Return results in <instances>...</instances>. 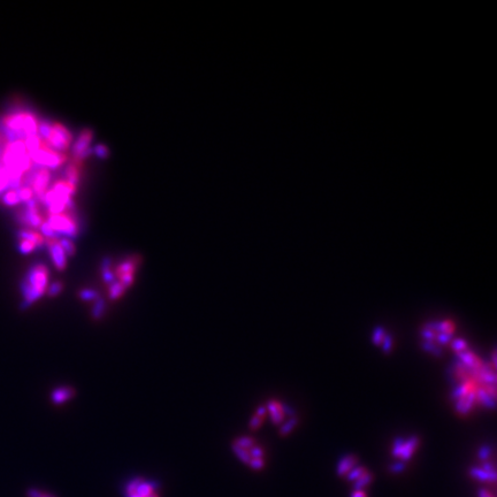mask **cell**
Masks as SVG:
<instances>
[{"mask_svg":"<svg viewBox=\"0 0 497 497\" xmlns=\"http://www.w3.org/2000/svg\"><path fill=\"white\" fill-rule=\"evenodd\" d=\"M104 303H103V300H100L99 298L96 300V305H95V309H94V317L95 318H100L103 315L104 313Z\"/></svg>","mask_w":497,"mask_h":497,"instance_id":"cell-33","label":"cell"},{"mask_svg":"<svg viewBox=\"0 0 497 497\" xmlns=\"http://www.w3.org/2000/svg\"><path fill=\"white\" fill-rule=\"evenodd\" d=\"M59 241H60V244H61V247L64 248L66 254L68 255V257H72V255H74V253H75V246H74V243L72 242V241L68 240V239H62V240H59Z\"/></svg>","mask_w":497,"mask_h":497,"instance_id":"cell-27","label":"cell"},{"mask_svg":"<svg viewBox=\"0 0 497 497\" xmlns=\"http://www.w3.org/2000/svg\"><path fill=\"white\" fill-rule=\"evenodd\" d=\"M261 421H262V418H260V417H259V415L255 414L254 417L251 419V421H250V427H251L252 429H257V428L259 427V426H260Z\"/></svg>","mask_w":497,"mask_h":497,"instance_id":"cell-41","label":"cell"},{"mask_svg":"<svg viewBox=\"0 0 497 497\" xmlns=\"http://www.w3.org/2000/svg\"><path fill=\"white\" fill-rule=\"evenodd\" d=\"M81 298L84 300H97L98 295L96 294L94 290H90V289H85V290L81 291Z\"/></svg>","mask_w":497,"mask_h":497,"instance_id":"cell-29","label":"cell"},{"mask_svg":"<svg viewBox=\"0 0 497 497\" xmlns=\"http://www.w3.org/2000/svg\"><path fill=\"white\" fill-rule=\"evenodd\" d=\"M47 224L53 229V232L57 234L59 237L64 235L66 239H73L76 237L80 232L79 224L72 216V212H64L60 214H55V216H49L47 219Z\"/></svg>","mask_w":497,"mask_h":497,"instance_id":"cell-4","label":"cell"},{"mask_svg":"<svg viewBox=\"0 0 497 497\" xmlns=\"http://www.w3.org/2000/svg\"><path fill=\"white\" fill-rule=\"evenodd\" d=\"M125 497H159V487L155 481L136 478L128 482L124 489Z\"/></svg>","mask_w":497,"mask_h":497,"instance_id":"cell-7","label":"cell"},{"mask_svg":"<svg viewBox=\"0 0 497 497\" xmlns=\"http://www.w3.org/2000/svg\"><path fill=\"white\" fill-rule=\"evenodd\" d=\"M476 398H477L476 394H474V392H472V391H469L467 394H465L464 396H462V397L458 399L457 405H456V410H457L458 412L462 413V414L467 413L470 411L471 407H472Z\"/></svg>","mask_w":497,"mask_h":497,"instance_id":"cell-13","label":"cell"},{"mask_svg":"<svg viewBox=\"0 0 497 497\" xmlns=\"http://www.w3.org/2000/svg\"><path fill=\"white\" fill-rule=\"evenodd\" d=\"M404 469H405V465H404V463H396V464L390 466V471H391V472H394V473L402 472V471Z\"/></svg>","mask_w":497,"mask_h":497,"instance_id":"cell-44","label":"cell"},{"mask_svg":"<svg viewBox=\"0 0 497 497\" xmlns=\"http://www.w3.org/2000/svg\"><path fill=\"white\" fill-rule=\"evenodd\" d=\"M371 481H372V474L365 472L361 478H359V479L357 481H356V484L354 485V487L356 489H357V491H361V488L364 487V486L369 485Z\"/></svg>","mask_w":497,"mask_h":497,"instance_id":"cell-26","label":"cell"},{"mask_svg":"<svg viewBox=\"0 0 497 497\" xmlns=\"http://www.w3.org/2000/svg\"><path fill=\"white\" fill-rule=\"evenodd\" d=\"M94 152L98 158H107L110 154V151H109V149H107V146L102 145V144H99V145L96 146Z\"/></svg>","mask_w":497,"mask_h":497,"instance_id":"cell-30","label":"cell"},{"mask_svg":"<svg viewBox=\"0 0 497 497\" xmlns=\"http://www.w3.org/2000/svg\"><path fill=\"white\" fill-rule=\"evenodd\" d=\"M232 448L237 457L243 463L250 465L252 469L260 470L264 466L262 449L258 446H254V441L251 437H240L233 443Z\"/></svg>","mask_w":497,"mask_h":497,"instance_id":"cell-3","label":"cell"},{"mask_svg":"<svg viewBox=\"0 0 497 497\" xmlns=\"http://www.w3.org/2000/svg\"><path fill=\"white\" fill-rule=\"evenodd\" d=\"M7 143H8V140H7L5 138V136H3L2 133L0 132V152L2 151V149H3V147H5V145H6Z\"/></svg>","mask_w":497,"mask_h":497,"instance_id":"cell-46","label":"cell"},{"mask_svg":"<svg viewBox=\"0 0 497 497\" xmlns=\"http://www.w3.org/2000/svg\"><path fill=\"white\" fill-rule=\"evenodd\" d=\"M382 342H383V350H384V352H389V351H390V349H391V336L390 335H384L383 340H382Z\"/></svg>","mask_w":497,"mask_h":497,"instance_id":"cell-42","label":"cell"},{"mask_svg":"<svg viewBox=\"0 0 497 497\" xmlns=\"http://www.w3.org/2000/svg\"><path fill=\"white\" fill-rule=\"evenodd\" d=\"M72 133H70V131L65 125L58 124V122H54V124H51L49 136L46 137V139H44V143L51 150L59 152V153H64L65 151L68 150L70 145H72Z\"/></svg>","mask_w":497,"mask_h":497,"instance_id":"cell-5","label":"cell"},{"mask_svg":"<svg viewBox=\"0 0 497 497\" xmlns=\"http://www.w3.org/2000/svg\"><path fill=\"white\" fill-rule=\"evenodd\" d=\"M422 348H424L426 351H431L432 354H434L435 356H442V351H441L436 346H434L432 342H429V341L422 344Z\"/></svg>","mask_w":497,"mask_h":497,"instance_id":"cell-32","label":"cell"},{"mask_svg":"<svg viewBox=\"0 0 497 497\" xmlns=\"http://www.w3.org/2000/svg\"><path fill=\"white\" fill-rule=\"evenodd\" d=\"M80 165L81 162L74 160L73 162H70L66 168V180L68 181L69 183L75 185V187H77L80 181V174H81Z\"/></svg>","mask_w":497,"mask_h":497,"instance_id":"cell-14","label":"cell"},{"mask_svg":"<svg viewBox=\"0 0 497 497\" xmlns=\"http://www.w3.org/2000/svg\"><path fill=\"white\" fill-rule=\"evenodd\" d=\"M28 496L29 497H55L53 495H51L49 494V493H45V492H40L38 491V489H29L28 491Z\"/></svg>","mask_w":497,"mask_h":497,"instance_id":"cell-34","label":"cell"},{"mask_svg":"<svg viewBox=\"0 0 497 497\" xmlns=\"http://www.w3.org/2000/svg\"><path fill=\"white\" fill-rule=\"evenodd\" d=\"M480 496L481 497H492L491 495H489V493L486 492V491H481L480 492Z\"/></svg>","mask_w":497,"mask_h":497,"instance_id":"cell-49","label":"cell"},{"mask_svg":"<svg viewBox=\"0 0 497 497\" xmlns=\"http://www.w3.org/2000/svg\"><path fill=\"white\" fill-rule=\"evenodd\" d=\"M0 165H1V164H0Z\"/></svg>","mask_w":497,"mask_h":497,"instance_id":"cell-51","label":"cell"},{"mask_svg":"<svg viewBox=\"0 0 497 497\" xmlns=\"http://www.w3.org/2000/svg\"><path fill=\"white\" fill-rule=\"evenodd\" d=\"M20 220L27 225L30 228H38L44 222L42 216H40L38 210H25L24 212L20 214Z\"/></svg>","mask_w":497,"mask_h":497,"instance_id":"cell-11","label":"cell"},{"mask_svg":"<svg viewBox=\"0 0 497 497\" xmlns=\"http://www.w3.org/2000/svg\"><path fill=\"white\" fill-rule=\"evenodd\" d=\"M265 414H266V407H264V406L259 407L258 411H257V415H259V417L262 418Z\"/></svg>","mask_w":497,"mask_h":497,"instance_id":"cell-47","label":"cell"},{"mask_svg":"<svg viewBox=\"0 0 497 497\" xmlns=\"http://www.w3.org/2000/svg\"><path fill=\"white\" fill-rule=\"evenodd\" d=\"M469 391H470L469 384H463V385H461V387H458L457 389H456V390L454 391V394H452V397L456 398V399H459L462 397V396H464Z\"/></svg>","mask_w":497,"mask_h":497,"instance_id":"cell-31","label":"cell"},{"mask_svg":"<svg viewBox=\"0 0 497 497\" xmlns=\"http://www.w3.org/2000/svg\"><path fill=\"white\" fill-rule=\"evenodd\" d=\"M36 248L37 247L32 242H30V241L20 240V244H18V250H20L21 253L28 254V253H30V252H32L33 250H35Z\"/></svg>","mask_w":497,"mask_h":497,"instance_id":"cell-25","label":"cell"},{"mask_svg":"<svg viewBox=\"0 0 497 497\" xmlns=\"http://www.w3.org/2000/svg\"><path fill=\"white\" fill-rule=\"evenodd\" d=\"M92 136H94L92 135V131L89 130V129H85V130L80 133V136L77 137V139L73 145L74 160L81 162L83 158L88 157L91 153L92 150L90 147V144L92 142Z\"/></svg>","mask_w":497,"mask_h":497,"instance_id":"cell-9","label":"cell"},{"mask_svg":"<svg viewBox=\"0 0 497 497\" xmlns=\"http://www.w3.org/2000/svg\"><path fill=\"white\" fill-rule=\"evenodd\" d=\"M383 337H384L383 329H382L381 327L376 328L373 334V342L375 344H380L382 342V340H383Z\"/></svg>","mask_w":497,"mask_h":497,"instance_id":"cell-35","label":"cell"},{"mask_svg":"<svg viewBox=\"0 0 497 497\" xmlns=\"http://www.w3.org/2000/svg\"><path fill=\"white\" fill-rule=\"evenodd\" d=\"M29 157H30L32 164L37 165V167L47 169L58 168L59 166L65 164L67 160V157L64 153H59V152L51 150L45 143H43V145L38 150L29 154Z\"/></svg>","mask_w":497,"mask_h":497,"instance_id":"cell-6","label":"cell"},{"mask_svg":"<svg viewBox=\"0 0 497 497\" xmlns=\"http://www.w3.org/2000/svg\"><path fill=\"white\" fill-rule=\"evenodd\" d=\"M9 188V174L2 165H0V194Z\"/></svg>","mask_w":497,"mask_h":497,"instance_id":"cell-23","label":"cell"},{"mask_svg":"<svg viewBox=\"0 0 497 497\" xmlns=\"http://www.w3.org/2000/svg\"><path fill=\"white\" fill-rule=\"evenodd\" d=\"M422 335H424V337L427 341H429V342H432V341L435 339L436 335L434 334V332L432 331H429V329H425V331H422Z\"/></svg>","mask_w":497,"mask_h":497,"instance_id":"cell-45","label":"cell"},{"mask_svg":"<svg viewBox=\"0 0 497 497\" xmlns=\"http://www.w3.org/2000/svg\"><path fill=\"white\" fill-rule=\"evenodd\" d=\"M417 444H418V439L414 436L411 437V439H409L407 441H405V442H404L403 449H402V452H400L398 458L402 459V461H407V459H409L411 456H412V454L415 450V448H417Z\"/></svg>","mask_w":497,"mask_h":497,"instance_id":"cell-18","label":"cell"},{"mask_svg":"<svg viewBox=\"0 0 497 497\" xmlns=\"http://www.w3.org/2000/svg\"><path fill=\"white\" fill-rule=\"evenodd\" d=\"M435 339L437 340V342L441 343V344H447L449 341H450L452 339V334H449V333H439L436 335Z\"/></svg>","mask_w":497,"mask_h":497,"instance_id":"cell-36","label":"cell"},{"mask_svg":"<svg viewBox=\"0 0 497 497\" xmlns=\"http://www.w3.org/2000/svg\"><path fill=\"white\" fill-rule=\"evenodd\" d=\"M365 473V470L363 467H356V469H352L350 472L348 473V479L349 480H358L363 474Z\"/></svg>","mask_w":497,"mask_h":497,"instance_id":"cell-28","label":"cell"},{"mask_svg":"<svg viewBox=\"0 0 497 497\" xmlns=\"http://www.w3.org/2000/svg\"><path fill=\"white\" fill-rule=\"evenodd\" d=\"M17 196H18V199H20V202H24V203H28V202H30L31 199H33V191H32V189L29 187V185H23V187H21V188H18L17 189Z\"/></svg>","mask_w":497,"mask_h":497,"instance_id":"cell-21","label":"cell"},{"mask_svg":"<svg viewBox=\"0 0 497 497\" xmlns=\"http://www.w3.org/2000/svg\"><path fill=\"white\" fill-rule=\"evenodd\" d=\"M61 290H62V284L60 283V282H57V283L51 285L49 294H50V296H57V295L60 294Z\"/></svg>","mask_w":497,"mask_h":497,"instance_id":"cell-40","label":"cell"},{"mask_svg":"<svg viewBox=\"0 0 497 497\" xmlns=\"http://www.w3.org/2000/svg\"><path fill=\"white\" fill-rule=\"evenodd\" d=\"M355 464H356V458L354 456H347V457L341 459V462L339 463L337 473H339L340 476H344V474L349 473L352 469H354Z\"/></svg>","mask_w":497,"mask_h":497,"instance_id":"cell-19","label":"cell"},{"mask_svg":"<svg viewBox=\"0 0 497 497\" xmlns=\"http://www.w3.org/2000/svg\"><path fill=\"white\" fill-rule=\"evenodd\" d=\"M139 257H130L121 262L117 267L116 272H114V277L119 284H121L125 290L132 284L135 280V275L139 265Z\"/></svg>","mask_w":497,"mask_h":497,"instance_id":"cell-8","label":"cell"},{"mask_svg":"<svg viewBox=\"0 0 497 497\" xmlns=\"http://www.w3.org/2000/svg\"><path fill=\"white\" fill-rule=\"evenodd\" d=\"M352 497H366V495L362 491H356L354 494H352Z\"/></svg>","mask_w":497,"mask_h":497,"instance_id":"cell-48","label":"cell"},{"mask_svg":"<svg viewBox=\"0 0 497 497\" xmlns=\"http://www.w3.org/2000/svg\"><path fill=\"white\" fill-rule=\"evenodd\" d=\"M47 282L49 270L45 265L37 264L31 267L21 283L22 305L28 307L42 297L46 292Z\"/></svg>","mask_w":497,"mask_h":497,"instance_id":"cell-2","label":"cell"},{"mask_svg":"<svg viewBox=\"0 0 497 497\" xmlns=\"http://www.w3.org/2000/svg\"><path fill=\"white\" fill-rule=\"evenodd\" d=\"M2 202L8 206H14V205H17L18 203H21L20 199H18L17 191L13 190V189H9L8 191L5 192V195H3V197H2Z\"/></svg>","mask_w":497,"mask_h":497,"instance_id":"cell-22","label":"cell"},{"mask_svg":"<svg viewBox=\"0 0 497 497\" xmlns=\"http://www.w3.org/2000/svg\"><path fill=\"white\" fill-rule=\"evenodd\" d=\"M404 442H405V441L402 440V439H397V440L395 441L394 450H392V454H394V456H396V457H399L400 452H402L403 446H404Z\"/></svg>","mask_w":497,"mask_h":497,"instance_id":"cell-37","label":"cell"},{"mask_svg":"<svg viewBox=\"0 0 497 497\" xmlns=\"http://www.w3.org/2000/svg\"><path fill=\"white\" fill-rule=\"evenodd\" d=\"M451 347H452V349H455L456 351L462 352V351H465L466 343L463 340H454L452 341Z\"/></svg>","mask_w":497,"mask_h":497,"instance_id":"cell-39","label":"cell"},{"mask_svg":"<svg viewBox=\"0 0 497 497\" xmlns=\"http://www.w3.org/2000/svg\"><path fill=\"white\" fill-rule=\"evenodd\" d=\"M458 358H459V361H462L463 364L469 367V369L479 370V369H481V366H482L481 362L479 361V359H478L476 356H474L472 352H470V351L459 352Z\"/></svg>","mask_w":497,"mask_h":497,"instance_id":"cell-15","label":"cell"},{"mask_svg":"<svg viewBox=\"0 0 497 497\" xmlns=\"http://www.w3.org/2000/svg\"><path fill=\"white\" fill-rule=\"evenodd\" d=\"M0 153H1V152H0Z\"/></svg>","mask_w":497,"mask_h":497,"instance_id":"cell-50","label":"cell"},{"mask_svg":"<svg viewBox=\"0 0 497 497\" xmlns=\"http://www.w3.org/2000/svg\"><path fill=\"white\" fill-rule=\"evenodd\" d=\"M74 394H75V391H74L73 388L61 387V388L55 389V390L52 392L51 397H52V400H53V403L59 405V404L66 403L67 400L72 398Z\"/></svg>","mask_w":497,"mask_h":497,"instance_id":"cell-12","label":"cell"},{"mask_svg":"<svg viewBox=\"0 0 497 497\" xmlns=\"http://www.w3.org/2000/svg\"><path fill=\"white\" fill-rule=\"evenodd\" d=\"M268 411L274 424H280V422L283 421L284 414L282 412V405L280 403L270 400L268 403Z\"/></svg>","mask_w":497,"mask_h":497,"instance_id":"cell-17","label":"cell"},{"mask_svg":"<svg viewBox=\"0 0 497 497\" xmlns=\"http://www.w3.org/2000/svg\"><path fill=\"white\" fill-rule=\"evenodd\" d=\"M478 399H480L482 403L485 404L486 406H488V407H491V409H494L495 407V400L493 397H491V396L488 395V392L485 390L484 388H481L478 390Z\"/></svg>","mask_w":497,"mask_h":497,"instance_id":"cell-24","label":"cell"},{"mask_svg":"<svg viewBox=\"0 0 497 497\" xmlns=\"http://www.w3.org/2000/svg\"><path fill=\"white\" fill-rule=\"evenodd\" d=\"M45 244L47 246V248H49L50 255L54 266L57 267L59 270L65 269L68 255L66 254L64 248L61 247L60 241L58 239H45Z\"/></svg>","mask_w":497,"mask_h":497,"instance_id":"cell-10","label":"cell"},{"mask_svg":"<svg viewBox=\"0 0 497 497\" xmlns=\"http://www.w3.org/2000/svg\"><path fill=\"white\" fill-rule=\"evenodd\" d=\"M39 121L30 112H14L0 120V132L8 142L24 140L28 137L38 135Z\"/></svg>","mask_w":497,"mask_h":497,"instance_id":"cell-1","label":"cell"},{"mask_svg":"<svg viewBox=\"0 0 497 497\" xmlns=\"http://www.w3.org/2000/svg\"><path fill=\"white\" fill-rule=\"evenodd\" d=\"M489 455H491V448L489 447L481 448V450L479 451V456H480V458L482 459V461H486V459L489 457Z\"/></svg>","mask_w":497,"mask_h":497,"instance_id":"cell-43","label":"cell"},{"mask_svg":"<svg viewBox=\"0 0 497 497\" xmlns=\"http://www.w3.org/2000/svg\"><path fill=\"white\" fill-rule=\"evenodd\" d=\"M296 422H297V419H291L290 421H288L287 424L283 425V427L281 428L282 435H285V434H288L289 432H290L291 429L296 426Z\"/></svg>","mask_w":497,"mask_h":497,"instance_id":"cell-38","label":"cell"},{"mask_svg":"<svg viewBox=\"0 0 497 497\" xmlns=\"http://www.w3.org/2000/svg\"><path fill=\"white\" fill-rule=\"evenodd\" d=\"M18 237H20V240H27V241H30V242H32L33 244L37 248H40V247H43L44 244H45V239L40 235L39 233H37L36 231H32V229H25V231H22L20 233V235H18Z\"/></svg>","mask_w":497,"mask_h":497,"instance_id":"cell-16","label":"cell"},{"mask_svg":"<svg viewBox=\"0 0 497 497\" xmlns=\"http://www.w3.org/2000/svg\"><path fill=\"white\" fill-rule=\"evenodd\" d=\"M471 474H472L473 477L478 478V479L482 480V481H487V480H489V481H495V478H496L495 471H494V472L488 473V472H486L485 470L477 469V467H474V469H472V471H471Z\"/></svg>","mask_w":497,"mask_h":497,"instance_id":"cell-20","label":"cell"}]
</instances>
